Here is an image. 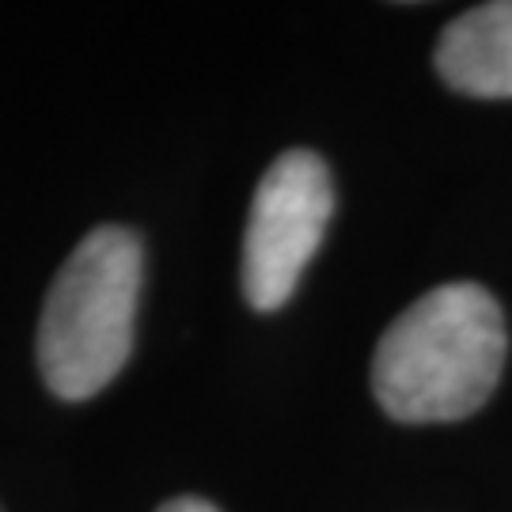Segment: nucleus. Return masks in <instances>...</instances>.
Segmentation results:
<instances>
[{"label":"nucleus","mask_w":512,"mask_h":512,"mask_svg":"<svg viewBox=\"0 0 512 512\" xmlns=\"http://www.w3.org/2000/svg\"><path fill=\"white\" fill-rule=\"evenodd\" d=\"M509 353L501 304L471 281L414 300L384 330L372 391L395 421L429 425L475 414L494 395Z\"/></svg>","instance_id":"1"},{"label":"nucleus","mask_w":512,"mask_h":512,"mask_svg":"<svg viewBox=\"0 0 512 512\" xmlns=\"http://www.w3.org/2000/svg\"><path fill=\"white\" fill-rule=\"evenodd\" d=\"M145 281V247L129 228L103 224L57 270L38 319V368L65 403H84L126 368Z\"/></svg>","instance_id":"2"},{"label":"nucleus","mask_w":512,"mask_h":512,"mask_svg":"<svg viewBox=\"0 0 512 512\" xmlns=\"http://www.w3.org/2000/svg\"><path fill=\"white\" fill-rule=\"evenodd\" d=\"M334 217V183L323 156L293 148L266 167L243 232V296L255 311L293 300Z\"/></svg>","instance_id":"3"},{"label":"nucleus","mask_w":512,"mask_h":512,"mask_svg":"<svg viewBox=\"0 0 512 512\" xmlns=\"http://www.w3.org/2000/svg\"><path fill=\"white\" fill-rule=\"evenodd\" d=\"M433 61L452 92L512 99V0H490L452 19Z\"/></svg>","instance_id":"4"},{"label":"nucleus","mask_w":512,"mask_h":512,"mask_svg":"<svg viewBox=\"0 0 512 512\" xmlns=\"http://www.w3.org/2000/svg\"><path fill=\"white\" fill-rule=\"evenodd\" d=\"M156 512H220L213 501H202V497H171L167 505H160Z\"/></svg>","instance_id":"5"}]
</instances>
